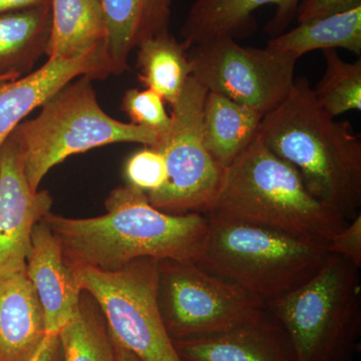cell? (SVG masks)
<instances>
[{"mask_svg":"<svg viewBox=\"0 0 361 361\" xmlns=\"http://www.w3.org/2000/svg\"><path fill=\"white\" fill-rule=\"evenodd\" d=\"M206 216L208 235L197 265L266 303L305 283L330 255L326 244L218 214Z\"/></svg>","mask_w":361,"mask_h":361,"instance_id":"obj_4","label":"cell"},{"mask_svg":"<svg viewBox=\"0 0 361 361\" xmlns=\"http://www.w3.org/2000/svg\"><path fill=\"white\" fill-rule=\"evenodd\" d=\"M191 77L208 92L269 113L293 87L297 59L272 47H243L229 37L188 49Z\"/></svg>","mask_w":361,"mask_h":361,"instance_id":"obj_10","label":"cell"},{"mask_svg":"<svg viewBox=\"0 0 361 361\" xmlns=\"http://www.w3.org/2000/svg\"><path fill=\"white\" fill-rule=\"evenodd\" d=\"M294 361H353L360 345V268L330 254L305 283L266 303Z\"/></svg>","mask_w":361,"mask_h":361,"instance_id":"obj_5","label":"cell"},{"mask_svg":"<svg viewBox=\"0 0 361 361\" xmlns=\"http://www.w3.org/2000/svg\"><path fill=\"white\" fill-rule=\"evenodd\" d=\"M113 342L114 348H115V361H142L137 355L130 353L128 349L118 345V344L116 343L114 341Z\"/></svg>","mask_w":361,"mask_h":361,"instance_id":"obj_31","label":"cell"},{"mask_svg":"<svg viewBox=\"0 0 361 361\" xmlns=\"http://www.w3.org/2000/svg\"><path fill=\"white\" fill-rule=\"evenodd\" d=\"M329 254L341 256L361 267V214L336 233L326 244Z\"/></svg>","mask_w":361,"mask_h":361,"instance_id":"obj_27","label":"cell"},{"mask_svg":"<svg viewBox=\"0 0 361 361\" xmlns=\"http://www.w3.org/2000/svg\"><path fill=\"white\" fill-rule=\"evenodd\" d=\"M267 47L300 59L313 51L343 49L361 56V6L298 23L289 32L268 40Z\"/></svg>","mask_w":361,"mask_h":361,"instance_id":"obj_22","label":"cell"},{"mask_svg":"<svg viewBox=\"0 0 361 361\" xmlns=\"http://www.w3.org/2000/svg\"><path fill=\"white\" fill-rule=\"evenodd\" d=\"M169 1H170L171 4H172L173 0H169Z\"/></svg>","mask_w":361,"mask_h":361,"instance_id":"obj_33","label":"cell"},{"mask_svg":"<svg viewBox=\"0 0 361 361\" xmlns=\"http://www.w3.org/2000/svg\"><path fill=\"white\" fill-rule=\"evenodd\" d=\"M122 108L133 125L153 130L160 137L167 134L171 116L165 108V99L151 89H132L123 97Z\"/></svg>","mask_w":361,"mask_h":361,"instance_id":"obj_25","label":"cell"},{"mask_svg":"<svg viewBox=\"0 0 361 361\" xmlns=\"http://www.w3.org/2000/svg\"><path fill=\"white\" fill-rule=\"evenodd\" d=\"M51 0H0V14L49 6Z\"/></svg>","mask_w":361,"mask_h":361,"instance_id":"obj_30","label":"cell"},{"mask_svg":"<svg viewBox=\"0 0 361 361\" xmlns=\"http://www.w3.org/2000/svg\"><path fill=\"white\" fill-rule=\"evenodd\" d=\"M111 75L106 49L80 58L47 59L39 70L16 80L0 82V147L26 116L75 78Z\"/></svg>","mask_w":361,"mask_h":361,"instance_id":"obj_12","label":"cell"},{"mask_svg":"<svg viewBox=\"0 0 361 361\" xmlns=\"http://www.w3.org/2000/svg\"><path fill=\"white\" fill-rule=\"evenodd\" d=\"M25 273L44 310L47 334H59L75 314L84 291L61 243L44 220L33 229Z\"/></svg>","mask_w":361,"mask_h":361,"instance_id":"obj_13","label":"cell"},{"mask_svg":"<svg viewBox=\"0 0 361 361\" xmlns=\"http://www.w3.org/2000/svg\"><path fill=\"white\" fill-rule=\"evenodd\" d=\"M103 11L108 39L106 52L111 75L128 70V59L142 40L169 32V0H99Z\"/></svg>","mask_w":361,"mask_h":361,"instance_id":"obj_17","label":"cell"},{"mask_svg":"<svg viewBox=\"0 0 361 361\" xmlns=\"http://www.w3.org/2000/svg\"><path fill=\"white\" fill-rule=\"evenodd\" d=\"M68 265L116 343L142 361H180L159 307V260L137 259L113 271Z\"/></svg>","mask_w":361,"mask_h":361,"instance_id":"obj_7","label":"cell"},{"mask_svg":"<svg viewBox=\"0 0 361 361\" xmlns=\"http://www.w3.org/2000/svg\"><path fill=\"white\" fill-rule=\"evenodd\" d=\"M209 213L322 244L348 224L308 192L296 169L258 134L223 170Z\"/></svg>","mask_w":361,"mask_h":361,"instance_id":"obj_3","label":"cell"},{"mask_svg":"<svg viewBox=\"0 0 361 361\" xmlns=\"http://www.w3.org/2000/svg\"><path fill=\"white\" fill-rule=\"evenodd\" d=\"M26 361H63V348L59 334H47L37 353Z\"/></svg>","mask_w":361,"mask_h":361,"instance_id":"obj_29","label":"cell"},{"mask_svg":"<svg viewBox=\"0 0 361 361\" xmlns=\"http://www.w3.org/2000/svg\"><path fill=\"white\" fill-rule=\"evenodd\" d=\"M49 59H73L106 49L108 28L99 0H51Z\"/></svg>","mask_w":361,"mask_h":361,"instance_id":"obj_18","label":"cell"},{"mask_svg":"<svg viewBox=\"0 0 361 361\" xmlns=\"http://www.w3.org/2000/svg\"><path fill=\"white\" fill-rule=\"evenodd\" d=\"M137 47L140 82L172 106L191 77L189 47L164 32L142 40Z\"/></svg>","mask_w":361,"mask_h":361,"instance_id":"obj_21","label":"cell"},{"mask_svg":"<svg viewBox=\"0 0 361 361\" xmlns=\"http://www.w3.org/2000/svg\"><path fill=\"white\" fill-rule=\"evenodd\" d=\"M158 301L173 341L215 336L259 322L266 302L200 266L159 261Z\"/></svg>","mask_w":361,"mask_h":361,"instance_id":"obj_8","label":"cell"},{"mask_svg":"<svg viewBox=\"0 0 361 361\" xmlns=\"http://www.w3.org/2000/svg\"><path fill=\"white\" fill-rule=\"evenodd\" d=\"M4 80H9V78H0V82H4Z\"/></svg>","mask_w":361,"mask_h":361,"instance_id":"obj_32","label":"cell"},{"mask_svg":"<svg viewBox=\"0 0 361 361\" xmlns=\"http://www.w3.org/2000/svg\"><path fill=\"white\" fill-rule=\"evenodd\" d=\"M47 336L44 313L25 271L0 279V361H26Z\"/></svg>","mask_w":361,"mask_h":361,"instance_id":"obj_16","label":"cell"},{"mask_svg":"<svg viewBox=\"0 0 361 361\" xmlns=\"http://www.w3.org/2000/svg\"><path fill=\"white\" fill-rule=\"evenodd\" d=\"M361 6V0H301L297 9L298 23L344 13Z\"/></svg>","mask_w":361,"mask_h":361,"instance_id":"obj_28","label":"cell"},{"mask_svg":"<svg viewBox=\"0 0 361 361\" xmlns=\"http://www.w3.org/2000/svg\"><path fill=\"white\" fill-rule=\"evenodd\" d=\"M264 115L208 92L203 108L204 142L216 163L224 169L253 142Z\"/></svg>","mask_w":361,"mask_h":361,"instance_id":"obj_20","label":"cell"},{"mask_svg":"<svg viewBox=\"0 0 361 361\" xmlns=\"http://www.w3.org/2000/svg\"><path fill=\"white\" fill-rule=\"evenodd\" d=\"M106 209L99 217L73 219L49 213L42 219L68 264L113 271L141 258L192 264L200 260L209 230L205 214L163 212L146 193L128 184L109 195Z\"/></svg>","mask_w":361,"mask_h":361,"instance_id":"obj_1","label":"cell"},{"mask_svg":"<svg viewBox=\"0 0 361 361\" xmlns=\"http://www.w3.org/2000/svg\"><path fill=\"white\" fill-rule=\"evenodd\" d=\"M208 90L193 77L172 106L171 127L154 148L165 157L167 180L146 194L149 203L173 215L209 213L219 191L223 169L204 142L203 108Z\"/></svg>","mask_w":361,"mask_h":361,"instance_id":"obj_9","label":"cell"},{"mask_svg":"<svg viewBox=\"0 0 361 361\" xmlns=\"http://www.w3.org/2000/svg\"><path fill=\"white\" fill-rule=\"evenodd\" d=\"M92 78L80 77L56 92L33 120L21 122L11 137L20 148L23 168L33 191L47 173L68 157L116 142L154 147L153 130L120 122L104 113Z\"/></svg>","mask_w":361,"mask_h":361,"instance_id":"obj_6","label":"cell"},{"mask_svg":"<svg viewBox=\"0 0 361 361\" xmlns=\"http://www.w3.org/2000/svg\"><path fill=\"white\" fill-rule=\"evenodd\" d=\"M128 185L146 194L159 191L167 180L165 157L160 149L145 146L128 159L125 166Z\"/></svg>","mask_w":361,"mask_h":361,"instance_id":"obj_26","label":"cell"},{"mask_svg":"<svg viewBox=\"0 0 361 361\" xmlns=\"http://www.w3.org/2000/svg\"><path fill=\"white\" fill-rule=\"evenodd\" d=\"M59 336L63 361H115L114 342L103 313L92 305L87 293Z\"/></svg>","mask_w":361,"mask_h":361,"instance_id":"obj_23","label":"cell"},{"mask_svg":"<svg viewBox=\"0 0 361 361\" xmlns=\"http://www.w3.org/2000/svg\"><path fill=\"white\" fill-rule=\"evenodd\" d=\"M173 342L180 361H294L283 331L268 313L223 334Z\"/></svg>","mask_w":361,"mask_h":361,"instance_id":"obj_15","label":"cell"},{"mask_svg":"<svg viewBox=\"0 0 361 361\" xmlns=\"http://www.w3.org/2000/svg\"><path fill=\"white\" fill-rule=\"evenodd\" d=\"M258 135L296 169L318 201L346 222L360 215V135L320 106L307 78H295L283 101L263 116Z\"/></svg>","mask_w":361,"mask_h":361,"instance_id":"obj_2","label":"cell"},{"mask_svg":"<svg viewBox=\"0 0 361 361\" xmlns=\"http://www.w3.org/2000/svg\"><path fill=\"white\" fill-rule=\"evenodd\" d=\"M47 191H33L20 148L9 135L0 147V279L25 271L35 225L51 213Z\"/></svg>","mask_w":361,"mask_h":361,"instance_id":"obj_11","label":"cell"},{"mask_svg":"<svg viewBox=\"0 0 361 361\" xmlns=\"http://www.w3.org/2000/svg\"><path fill=\"white\" fill-rule=\"evenodd\" d=\"M301 0H196L190 8L180 35L190 47L217 37H246L254 32L253 14L260 7L274 6V16L266 25L271 37L285 32L296 18Z\"/></svg>","mask_w":361,"mask_h":361,"instance_id":"obj_14","label":"cell"},{"mask_svg":"<svg viewBox=\"0 0 361 361\" xmlns=\"http://www.w3.org/2000/svg\"><path fill=\"white\" fill-rule=\"evenodd\" d=\"M324 75L313 89L316 99L330 116L361 111V59L348 63L336 49L323 51Z\"/></svg>","mask_w":361,"mask_h":361,"instance_id":"obj_24","label":"cell"},{"mask_svg":"<svg viewBox=\"0 0 361 361\" xmlns=\"http://www.w3.org/2000/svg\"><path fill=\"white\" fill-rule=\"evenodd\" d=\"M51 28V4L0 14V78L16 80L32 73L47 56Z\"/></svg>","mask_w":361,"mask_h":361,"instance_id":"obj_19","label":"cell"}]
</instances>
